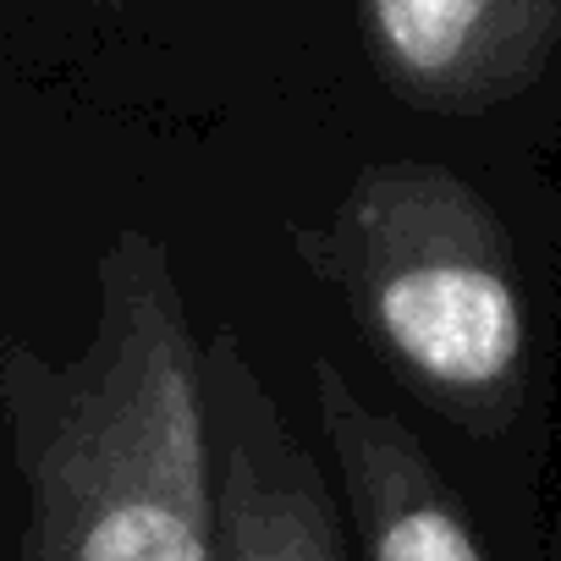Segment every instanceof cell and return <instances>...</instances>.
<instances>
[{"label":"cell","mask_w":561,"mask_h":561,"mask_svg":"<svg viewBox=\"0 0 561 561\" xmlns=\"http://www.w3.org/2000/svg\"><path fill=\"white\" fill-rule=\"evenodd\" d=\"M0 430L18 561H215L204 342L165 237L122 226L100 248L72 353L0 336Z\"/></svg>","instance_id":"6da1fadb"},{"label":"cell","mask_w":561,"mask_h":561,"mask_svg":"<svg viewBox=\"0 0 561 561\" xmlns=\"http://www.w3.org/2000/svg\"><path fill=\"white\" fill-rule=\"evenodd\" d=\"M380 364L462 435L495 440L528 402V298L495 204L435 160H380L320 226L287 231Z\"/></svg>","instance_id":"7a4b0ae2"},{"label":"cell","mask_w":561,"mask_h":561,"mask_svg":"<svg viewBox=\"0 0 561 561\" xmlns=\"http://www.w3.org/2000/svg\"><path fill=\"white\" fill-rule=\"evenodd\" d=\"M215 561H347V534L304 435L237 325L204 336Z\"/></svg>","instance_id":"3957f363"},{"label":"cell","mask_w":561,"mask_h":561,"mask_svg":"<svg viewBox=\"0 0 561 561\" xmlns=\"http://www.w3.org/2000/svg\"><path fill=\"white\" fill-rule=\"evenodd\" d=\"M364 34L402 105L479 116L545 78L561 0H364Z\"/></svg>","instance_id":"277c9868"},{"label":"cell","mask_w":561,"mask_h":561,"mask_svg":"<svg viewBox=\"0 0 561 561\" xmlns=\"http://www.w3.org/2000/svg\"><path fill=\"white\" fill-rule=\"evenodd\" d=\"M309 386L364 561H490L440 462L402 419L364 402L331 353L309 358Z\"/></svg>","instance_id":"5b68a950"}]
</instances>
